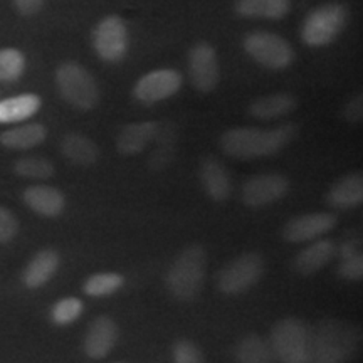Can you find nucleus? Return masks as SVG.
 <instances>
[{"label":"nucleus","instance_id":"1","mask_svg":"<svg viewBox=\"0 0 363 363\" xmlns=\"http://www.w3.org/2000/svg\"><path fill=\"white\" fill-rule=\"evenodd\" d=\"M362 331L340 318H323L311 330L310 363H348L357 355Z\"/></svg>","mask_w":363,"mask_h":363},{"label":"nucleus","instance_id":"2","mask_svg":"<svg viewBox=\"0 0 363 363\" xmlns=\"http://www.w3.org/2000/svg\"><path fill=\"white\" fill-rule=\"evenodd\" d=\"M298 133L294 125H281L278 128H233L220 136V148L225 155L239 160L272 157Z\"/></svg>","mask_w":363,"mask_h":363},{"label":"nucleus","instance_id":"3","mask_svg":"<svg viewBox=\"0 0 363 363\" xmlns=\"http://www.w3.org/2000/svg\"><path fill=\"white\" fill-rule=\"evenodd\" d=\"M207 271V252L201 244L185 247L167 272V288L179 301H194L201 293Z\"/></svg>","mask_w":363,"mask_h":363},{"label":"nucleus","instance_id":"4","mask_svg":"<svg viewBox=\"0 0 363 363\" xmlns=\"http://www.w3.org/2000/svg\"><path fill=\"white\" fill-rule=\"evenodd\" d=\"M269 345L281 363H310V325L296 316L283 318L272 325Z\"/></svg>","mask_w":363,"mask_h":363},{"label":"nucleus","instance_id":"5","mask_svg":"<svg viewBox=\"0 0 363 363\" xmlns=\"http://www.w3.org/2000/svg\"><path fill=\"white\" fill-rule=\"evenodd\" d=\"M56 84L61 98L76 110L89 111L98 104L99 88L96 79L78 62H62L56 71Z\"/></svg>","mask_w":363,"mask_h":363},{"label":"nucleus","instance_id":"6","mask_svg":"<svg viewBox=\"0 0 363 363\" xmlns=\"http://www.w3.org/2000/svg\"><path fill=\"white\" fill-rule=\"evenodd\" d=\"M266 264L261 254H240L217 274V288L224 294H242L259 283Z\"/></svg>","mask_w":363,"mask_h":363},{"label":"nucleus","instance_id":"7","mask_svg":"<svg viewBox=\"0 0 363 363\" xmlns=\"http://www.w3.org/2000/svg\"><path fill=\"white\" fill-rule=\"evenodd\" d=\"M347 9L342 4H328L306 17L301 38L311 48H320L333 43L347 24Z\"/></svg>","mask_w":363,"mask_h":363},{"label":"nucleus","instance_id":"8","mask_svg":"<svg viewBox=\"0 0 363 363\" xmlns=\"http://www.w3.org/2000/svg\"><path fill=\"white\" fill-rule=\"evenodd\" d=\"M244 49L254 61L267 69L281 71L293 62V49L281 35L252 33L244 38Z\"/></svg>","mask_w":363,"mask_h":363},{"label":"nucleus","instance_id":"9","mask_svg":"<svg viewBox=\"0 0 363 363\" xmlns=\"http://www.w3.org/2000/svg\"><path fill=\"white\" fill-rule=\"evenodd\" d=\"M289 194L288 177L281 174H259L252 175L244 182L240 197L251 208L267 207L281 201Z\"/></svg>","mask_w":363,"mask_h":363},{"label":"nucleus","instance_id":"10","mask_svg":"<svg viewBox=\"0 0 363 363\" xmlns=\"http://www.w3.org/2000/svg\"><path fill=\"white\" fill-rule=\"evenodd\" d=\"M93 45L103 61H121L128 51V30L125 21L111 16L99 22L93 33Z\"/></svg>","mask_w":363,"mask_h":363},{"label":"nucleus","instance_id":"11","mask_svg":"<svg viewBox=\"0 0 363 363\" xmlns=\"http://www.w3.org/2000/svg\"><path fill=\"white\" fill-rule=\"evenodd\" d=\"M189 74L194 88L202 93H211L220 79L219 59L208 44H197L189 52Z\"/></svg>","mask_w":363,"mask_h":363},{"label":"nucleus","instance_id":"12","mask_svg":"<svg viewBox=\"0 0 363 363\" xmlns=\"http://www.w3.org/2000/svg\"><path fill=\"white\" fill-rule=\"evenodd\" d=\"M338 224V217L330 212H311L294 217L286 222L283 229V239L291 244L310 242L328 234Z\"/></svg>","mask_w":363,"mask_h":363},{"label":"nucleus","instance_id":"13","mask_svg":"<svg viewBox=\"0 0 363 363\" xmlns=\"http://www.w3.org/2000/svg\"><path fill=\"white\" fill-rule=\"evenodd\" d=\"M182 86V76L175 69H157L138 79L133 96L138 101L153 104L174 96Z\"/></svg>","mask_w":363,"mask_h":363},{"label":"nucleus","instance_id":"14","mask_svg":"<svg viewBox=\"0 0 363 363\" xmlns=\"http://www.w3.org/2000/svg\"><path fill=\"white\" fill-rule=\"evenodd\" d=\"M118 337H120V330L113 318L104 315L94 318L83 343L86 357H89L91 360H101L108 357V353L115 348Z\"/></svg>","mask_w":363,"mask_h":363},{"label":"nucleus","instance_id":"15","mask_svg":"<svg viewBox=\"0 0 363 363\" xmlns=\"http://www.w3.org/2000/svg\"><path fill=\"white\" fill-rule=\"evenodd\" d=\"M199 179L207 197L214 202H225L233 195V180L224 163L216 157H203L199 165Z\"/></svg>","mask_w":363,"mask_h":363},{"label":"nucleus","instance_id":"16","mask_svg":"<svg viewBox=\"0 0 363 363\" xmlns=\"http://www.w3.org/2000/svg\"><path fill=\"white\" fill-rule=\"evenodd\" d=\"M337 257V244L330 239H316L315 242L298 252L293 267L298 274L313 276L328 266Z\"/></svg>","mask_w":363,"mask_h":363},{"label":"nucleus","instance_id":"17","mask_svg":"<svg viewBox=\"0 0 363 363\" xmlns=\"http://www.w3.org/2000/svg\"><path fill=\"white\" fill-rule=\"evenodd\" d=\"M22 199L30 211L43 217H49V219L61 216L66 207L65 194L56 187H49V185L27 187L22 194Z\"/></svg>","mask_w":363,"mask_h":363},{"label":"nucleus","instance_id":"18","mask_svg":"<svg viewBox=\"0 0 363 363\" xmlns=\"http://www.w3.org/2000/svg\"><path fill=\"white\" fill-rule=\"evenodd\" d=\"M59 264H61V257H59L57 251L43 249L26 266L24 272H22V281L29 289L43 288L56 276Z\"/></svg>","mask_w":363,"mask_h":363},{"label":"nucleus","instance_id":"19","mask_svg":"<svg viewBox=\"0 0 363 363\" xmlns=\"http://www.w3.org/2000/svg\"><path fill=\"white\" fill-rule=\"evenodd\" d=\"M330 206L338 208H355L363 202V175L362 172H352L343 175L331 185L326 195Z\"/></svg>","mask_w":363,"mask_h":363},{"label":"nucleus","instance_id":"20","mask_svg":"<svg viewBox=\"0 0 363 363\" xmlns=\"http://www.w3.org/2000/svg\"><path fill=\"white\" fill-rule=\"evenodd\" d=\"M157 131L155 121H140L121 128L116 138V148L121 155H138L150 142H153Z\"/></svg>","mask_w":363,"mask_h":363},{"label":"nucleus","instance_id":"21","mask_svg":"<svg viewBox=\"0 0 363 363\" xmlns=\"http://www.w3.org/2000/svg\"><path fill=\"white\" fill-rule=\"evenodd\" d=\"M298 106L296 98L288 93H272L261 96L249 104V115L256 120H276L294 111Z\"/></svg>","mask_w":363,"mask_h":363},{"label":"nucleus","instance_id":"22","mask_svg":"<svg viewBox=\"0 0 363 363\" xmlns=\"http://www.w3.org/2000/svg\"><path fill=\"white\" fill-rule=\"evenodd\" d=\"M61 153L78 167H91L99 160V148L81 133H67L61 142Z\"/></svg>","mask_w":363,"mask_h":363},{"label":"nucleus","instance_id":"23","mask_svg":"<svg viewBox=\"0 0 363 363\" xmlns=\"http://www.w3.org/2000/svg\"><path fill=\"white\" fill-rule=\"evenodd\" d=\"M48 136V130L40 123H29L0 133V145L9 150H30L38 147Z\"/></svg>","mask_w":363,"mask_h":363},{"label":"nucleus","instance_id":"24","mask_svg":"<svg viewBox=\"0 0 363 363\" xmlns=\"http://www.w3.org/2000/svg\"><path fill=\"white\" fill-rule=\"evenodd\" d=\"M38 94H19L0 101V123H19L29 120L40 108Z\"/></svg>","mask_w":363,"mask_h":363},{"label":"nucleus","instance_id":"25","mask_svg":"<svg viewBox=\"0 0 363 363\" xmlns=\"http://www.w3.org/2000/svg\"><path fill=\"white\" fill-rule=\"evenodd\" d=\"M289 0H238L235 12L256 19H283L289 12Z\"/></svg>","mask_w":363,"mask_h":363},{"label":"nucleus","instance_id":"26","mask_svg":"<svg viewBox=\"0 0 363 363\" xmlns=\"http://www.w3.org/2000/svg\"><path fill=\"white\" fill-rule=\"evenodd\" d=\"M238 363H278L271 345L259 335H247L235 347Z\"/></svg>","mask_w":363,"mask_h":363},{"label":"nucleus","instance_id":"27","mask_svg":"<svg viewBox=\"0 0 363 363\" xmlns=\"http://www.w3.org/2000/svg\"><path fill=\"white\" fill-rule=\"evenodd\" d=\"M123 284L125 278L118 272H96L84 281L83 291L91 298H103L120 291Z\"/></svg>","mask_w":363,"mask_h":363},{"label":"nucleus","instance_id":"28","mask_svg":"<svg viewBox=\"0 0 363 363\" xmlns=\"http://www.w3.org/2000/svg\"><path fill=\"white\" fill-rule=\"evenodd\" d=\"M16 175L27 180H48L54 175V165L51 160L43 157H24L13 163Z\"/></svg>","mask_w":363,"mask_h":363},{"label":"nucleus","instance_id":"29","mask_svg":"<svg viewBox=\"0 0 363 363\" xmlns=\"http://www.w3.org/2000/svg\"><path fill=\"white\" fill-rule=\"evenodd\" d=\"M26 57L17 49H2L0 51V81L12 83L24 74Z\"/></svg>","mask_w":363,"mask_h":363},{"label":"nucleus","instance_id":"30","mask_svg":"<svg viewBox=\"0 0 363 363\" xmlns=\"http://www.w3.org/2000/svg\"><path fill=\"white\" fill-rule=\"evenodd\" d=\"M84 305L78 298H62L59 299L51 310V320L59 326L74 323L83 315Z\"/></svg>","mask_w":363,"mask_h":363},{"label":"nucleus","instance_id":"31","mask_svg":"<svg viewBox=\"0 0 363 363\" xmlns=\"http://www.w3.org/2000/svg\"><path fill=\"white\" fill-rule=\"evenodd\" d=\"M174 363H203L202 350L190 340L182 338L172 348Z\"/></svg>","mask_w":363,"mask_h":363},{"label":"nucleus","instance_id":"32","mask_svg":"<svg viewBox=\"0 0 363 363\" xmlns=\"http://www.w3.org/2000/svg\"><path fill=\"white\" fill-rule=\"evenodd\" d=\"M19 233V220L9 208L0 206V244H9Z\"/></svg>","mask_w":363,"mask_h":363},{"label":"nucleus","instance_id":"33","mask_svg":"<svg viewBox=\"0 0 363 363\" xmlns=\"http://www.w3.org/2000/svg\"><path fill=\"white\" fill-rule=\"evenodd\" d=\"M338 276L348 281H360L363 278V257L362 254L343 257L338 264Z\"/></svg>","mask_w":363,"mask_h":363},{"label":"nucleus","instance_id":"34","mask_svg":"<svg viewBox=\"0 0 363 363\" xmlns=\"http://www.w3.org/2000/svg\"><path fill=\"white\" fill-rule=\"evenodd\" d=\"M343 116L348 123H352V125L360 123L362 116H363V99L360 94H358V96H353L350 101L345 104Z\"/></svg>","mask_w":363,"mask_h":363},{"label":"nucleus","instance_id":"35","mask_svg":"<svg viewBox=\"0 0 363 363\" xmlns=\"http://www.w3.org/2000/svg\"><path fill=\"white\" fill-rule=\"evenodd\" d=\"M13 4L22 16H34L43 7L44 0H13Z\"/></svg>","mask_w":363,"mask_h":363},{"label":"nucleus","instance_id":"36","mask_svg":"<svg viewBox=\"0 0 363 363\" xmlns=\"http://www.w3.org/2000/svg\"><path fill=\"white\" fill-rule=\"evenodd\" d=\"M355 254H360V247H358L357 240H347V242H343L342 246H337V256L340 259L355 256Z\"/></svg>","mask_w":363,"mask_h":363},{"label":"nucleus","instance_id":"37","mask_svg":"<svg viewBox=\"0 0 363 363\" xmlns=\"http://www.w3.org/2000/svg\"><path fill=\"white\" fill-rule=\"evenodd\" d=\"M116 363H121V362H116Z\"/></svg>","mask_w":363,"mask_h":363}]
</instances>
